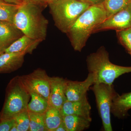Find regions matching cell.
I'll use <instances>...</instances> for the list:
<instances>
[{
    "label": "cell",
    "instance_id": "cell-17",
    "mask_svg": "<svg viewBox=\"0 0 131 131\" xmlns=\"http://www.w3.org/2000/svg\"><path fill=\"white\" fill-rule=\"evenodd\" d=\"M27 91L31 97L27 106L28 112L38 114H44L49 106L48 100L35 92Z\"/></svg>",
    "mask_w": 131,
    "mask_h": 131
},
{
    "label": "cell",
    "instance_id": "cell-8",
    "mask_svg": "<svg viewBox=\"0 0 131 131\" xmlns=\"http://www.w3.org/2000/svg\"><path fill=\"white\" fill-rule=\"evenodd\" d=\"M131 28V2L100 24L95 29L94 33L106 30L116 31Z\"/></svg>",
    "mask_w": 131,
    "mask_h": 131
},
{
    "label": "cell",
    "instance_id": "cell-2",
    "mask_svg": "<svg viewBox=\"0 0 131 131\" xmlns=\"http://www.w3.org/2000/svg\"><path fill=\"white\" fill-rule=\"evenodd\" d=\"M43 7L23 2L19 5L13 24L24 35L43 41L47 35L49 21L42 13Z\"/></svg>",
    "mask_w": 131,
    "mask_h": 131
},
{
    "label": "cell",
    "instance_id": "cell-20",
    "mask_svg": "<svg viewBox=\"0 0 131 131\" xmlns=\"http://www.w3.org/2000/svg\"><path fill=\"white\" fill-rule=\"evenodd\" d=\"M19 5L5 2L0 3V21L13 24Z\"/></svg>",
    "mask_w": 131,
    "mask_h": 131
},
{
    "label": "cell",
    "instance_id": "cell-21",
    "mask_svg": "<svg viewBox=\"0 0 131 131\" xmlns=\"http://www.w3.org/2000/svg\"><path fill=\"white\" fill-rule=\"evenodd\" d=\"M30 118L29 131H47L45 124L43 114L28 112Z\"/></svg>",
    "mask_w": 131,
    "mask_h": 131
},
{
    "label": "cell",
    "instance_id": "cell-7",
    "mask_svg": "<svg viewBox=\"0 0 131 131\" xmlns=\"http://www.w3.org/2000/svg\"><path fill=\"white\" fill-rule=\"evenodd\" d=\"M50 77L45 70L40 68L28 74L19 76L21 84L27 91L35 92L48 101L50 91Z\"/></svg>",
    "mask_w": 131,
    "mask_h": 131
},
{
    "label": "cell",
    "instance_id": "cell-31",
    "mask_svg": "<svg viewBox=\"0 0 131 131\" xmlns=\"http://www.w3.org/2000/svg\"><path fill=\"white\" fill-rule=\"evenodd\" d=\"M50 2L51 1H56V0H50Z\"/></svg>",
    "mask_w": 131,
    "mask_h": 131
},
{
    "label": "cell",
    "instance_id": "cell-26",
    "mask_svg": "<svg viewBox=\"0 0 131 131\" xmlns=\"http://www.w3.org/2000/svg\"><path fill=\"white\" fill-rule=\"evenodd\" d=\"M84 1L89 3L91 5H96L102 4L105 0H83Z\"/></svg>",
    "mask_w": 131,
    "mask_h": 131
},
{
    "label": "cell",
    "instance_id": "cell-11",
    "mask_svg": "<svg viewBox=\"0 0 131 131\" xmlns=\"http://www.w3.org/2000/svg\"><path fill=\"white\" fill-rule=\"evenodd\" d=\"M91 110V106L86 96L78 101H71L67 100L63 103L60 111L62 116L73 115L92 120Z\"/></svg>",
    "mask_w": 131,
    "mask_h": 131
},
{
    "label": "cell",
    "instance_id": "cell-5",
    "mask_svg": "<svg viewBox=\"0 0 131 131\" xmlns=\"http://www.w3.org/2000/svg\"><path fill=\"white\" fill-rule=\"evenodd\" d=\"M6 92L5 103L0 113V121L13 118L27 110L30 99V94L21 84L18 76L10 81Z\"/></svg>",
    "mask_w": 131,
    "mask_h": 131
},
{
    "label": "cell",
    "instance_id": "cell-23",
    "mask_svg": "<svg viewBox=\"0 0 131 131\" xmlns=\"http://www.w3.org/2000/svg\"><path fill=\"white\" fill-rule=\"evenodd\" d=\"M18 131H28L30 128V118L27 110L17 114L14 117Z\"/></svg>",
    "mask_w": 131,
    "mask_h": 131
},
{
    "label": "cell",
    "instance_id": "cell-6",
    "mask_svg": "<svg viewBox=\"0 0 131 131\" xmlns=\"http://www.w3.org/2000/svg\"><path fill=\"white\" fill-rule=\"evenodd\" d=\"M93 92L103 129L105 131H113L111 124V108L113 100L118 94L113 84H94L90 89Z\"/></svg>",
    "mask_w": 131,
    "mask_h": 131
},
{
    "label": "cell",
    "instance_id": "cell-29",
    "mask_svg": "<svg viewBox=\"0 0 131 131\" xmlns=\"http://www.w3.org/2000/svg\"><path fill=\"white\" fill-rule=\"evenodd\" d=\"M10 131H18V128H17V127L16 126V124H15V123L14 124V125L12 127Z\"/></svg>",
    "mask_w": 131,
    "mask_h": 131
},
{
    "label": "cell",
    "instance_id": "cell-9",
    "mask_svg": "<svg viewBox=\"0 0 131 131\" xmlns=\"http://www.w3.org/2000/svg\"><path fill=\"white\" fill-rule=\"evenodd\" d=\"M94 84L93 76L89 73L83 81L66 80L65 95L67 100L75 101L82 100L87 96V92Z\"/></svg>",
    "mask_w": 131,
    "mask_h": 131
},
{
    "label": "cell",
    "instance_id": "cell-18",
    "mask_svg": "<svg viewBox=\"0 0 131 131\" xmlns=\"http://www.w3.org/2000/svg\"><path fill=\"white\" fill-rule=\"evenodd\" d=\"M43 115L47 131H55L63 121V116L60 110L50 105Z\"/></svg>",
    "mask_w": 131,
    "mask_h": 131
},
{
    "label": "cell",
    "instance_id": "cell-4",
    "mask_svg": "<svg viewBox=\"0 0 131 131\" xmlns=\"http://www.w3.org/2000/svg\"><path fill=\"white\" fill-rule=\"evenodd\" d=\"M91 4L83 0H56L48 6L55 26L66 34L77 19Z\"/></svg>",
    "mask_w": 131,
    "mask_h": 131
},
{
    "label": "cell",
    "instance_id": "cell-1",
    "mask_svg": "<svg viewBox=\"0 0 131 131\" xmlns=\"http://www.w3.org/2000/svg\"><path fill=\"white\" fill-rule=\"evenodd\" d=\"M107 18L102 3L91 5L86 9L66 33L74 50L81 51L95 29Z\"/></svg>",
    "mask_w": 131,
    "mask_h": 131
},
{
    "label": "cell",
    "instance_id": "cell-13",
    "mask_svg": "<svg viewBox=\"0 0 131 131\" xmlns=\"http://www.w3.org/2000/svg\"><path fill=\"white\" fill-rule=\"evenodd\" d=\"M26 54L23 52H6L0 54V74L14 72L23 65Z\"/></svg>",
    "mask_w": 131,
    "mask_h": 131
},
{
    "label": "cell",
    "instance_id": "cell-15",
    "mask_svg": "<svg viewBox=\"0 0 131 131\" xmlns=\"http://www.w3.org/2000/svg\"><path fill=\"white\" fill-rule=\"evenodd\" d=\"M42 41L22 35L5 50L6 52H23L32 54Z\"/></svg>",
    "mask_w": 131,
    "mask_h": 131
},
{
    "label": "cell",
    "instance_id": "cell-27",
    "mask_svg": "<svg viewBox=\"0 0 131 131\" xmlns=\"http://www.w3.org/2000/svg\"><path fill=\"white\" fill-rule=\"evenodd\" d=\"M55 131H67L65 124L64 122L63 121L59 125L58 127L56 129Z\"/></svg>",
    "mask_w": 131,
    "mask_h": 131
},
{
    "label": "cell",
    "instance_id": "cell-25",
    "mask_svg": "<svg viewBox=\"0 0 131 131\" xmlns=\"http://www.w3.org/2000/svg\"><path fill=\"white\" fill-rule=\"evenodd\" d=\"M23 2L29 3L45 8L48 6L50 0H22Z\"/></svg>",
    "mask_w": 131,
    "mask_h": 131
},
{
    "label": "cell",
    "instance_id": "cell-19",
    "mask_svg": "<svg viewBox=\"0 0 131 131\" xmlns=\"http://www.w3.org/2000/svg\"><path fill=\"white\" fill-rule=\"evenodd\" d=\"M130 2L131 0H105L102 5L107 18L119 12Z\"/></svg>",
    "mask_w": 131,
    "mask_h": 131
},
{
    "label": "cell",
    "instance_id": "cell-12",
    "mask_svg": "<svg viewBox=\"0 0 131 131\" xmlns=\"http://www.w3.org/2000/svg\"><path fill=\"white\" fill-rule=\"evenodd\" d=\"M23 35L13 24L0 21V54Z\"/></svg>",
    "mask_w": 131,
    "mask_h": 131
},
{
    "label": "cell",
    "instance_id": "cell-28",
    "mask_svg": "<svg viewBox=\"0 0 131 131\" xmlns=\"http://www.w3.org/2000/svg\"><path fill=\"white\" fill-rule=\"evenodd\" d=\"M5 2L11 4H16V5H20L23 3L22 0H3Z\"/></svg>",
    "mask_w": 131,
    "mask_h": 131
},
{
    "label": "cell",
    "instance_id": "cell-24",
    "mask_svg": "<svg viewBox=\"0 0 131 131\" xmlns=\"http://www.w3.org/2000/svg\"><path fill=\"white\" fill-rule=\"evenodd\" d=\"M15 123L14 118L0 121V131H10Z\"/></svg>",
    "mask_w": 131,
    "mask_h": 131
},
{
    "label": "cell",
    "instance_id": "cell-22",
    "mask_svg": "<svg viewBox=\"0 0 131 131\" xmlns=\"http://www.w3.org/2000/svg\"><path fill=\"white\" fill-rule=\"evenodd\" d=\"M117 38L131 56V28L116 31Z\"/></svg>",
    "mask_w": 131,
    "mask_h": 131
},
{
    "label": "cell",
    "instance_id": "cell-14",
    "mask_svg": "<svg viewBox=\"0 0 131 131\" xmlns=\"http://www.w3.org/2000/svg\"><path fill=\"white\" fill-rule=\"evenodd\" d=\"M131 109V92L118 94L113 100L111 113L119 119L125 118L129 114L128 111Z\"/></svg>",
    "mask_w": 131,
    "mask_h": 131
},
{
    "label": "cell",
    "instance_id": "cell-32",
    "mask_svg": "<svg viewBox=\"0 0 131 131\" xmlns=\"http://www.w3.org/2000/svg\"></svg>",
    "mask_w": 131,
    "mask_h": 131
},
{
    "label": "cell",
    "instance_id": "cell-3",
    "mask_svg": "<svg viewBox=\"0 0 131 131\" xmlns=\"http://www.w3.org/2000/svg\"><path fill=\"white\" fill-rule=\"evenodd\" d=\"M109 57V54L103 47L87 57V68L89 73L93 76L94 84L112 85L121 75L131 73V66L115 64L110 62Z\"/></svg>",
    "mask_w": 131,
    "mask_h": 131
},
{
    "label": "cell",
    "instance_id": "cell-30",
    "mask_svg": "<svg viewBox=\"0 0 131 131\" xmlns=\"http://www.w3.org/2000/svg\"><path fill=\"white\" fill-rule=\"evenodd\" d=\"M3 2H4L3 0H0V3Z\"/></svg>",
    "mask_w": 131,
    "mask_h": 131
},
{
    "label": "cell",
    "instance_id": "cell-16",
    "mask_svg": "<svg viewBox=\"0 0 131 131\" xmlns=\"http://www.w3.org/2000/svg\"><path fill=\"white\" fill-rule=\"evenodd\" d=\"M67 131H82L89 128L92 120L77 115L63 116Z\"/></svg>",
    "mask_w": 131,
    "mask_h": 131
},
{
    "label": "cell",
    "instance_id": "cell-10",
    "mask_svg": "<svg viewBox=\"0 0 131 131\" xmlns=\"http://www.w3.org/2000/svg\"><path fill=\"white\" fill-rule=\"evenodd\" d=\"M66 80L62 77H50V91L48 103L49 105L61 110L67 100L65 95Z\"/></svg>",
    "mask_w": 131,
    "mask_h": 131
},
{
    "label": "cell",
    "instance_id": "cell-33",
    "mask_svg": "<svg viewBox=\"0 0 131 131\" xmlns=\"http://www.w3.org/2000/svg\"></svg>",
    "mask_w": 131,
    "mask_h": 131
}]
</instances>
